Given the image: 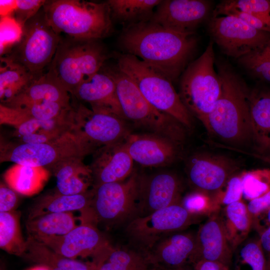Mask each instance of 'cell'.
Instances as JSON below:
<instances>
[{
    "label": "cell",
    "instance_id": "cell-54",
    "mask_svg": "<svg viewBox=\"0 0 270 270\" xmlns=\"http://www.w3.org/2000/svg\"><path fill=\"white\" fill-rule=\"evenodd\" d=\"M266 218L268 222L270 224V207L266 212Z\"/></svg>",
    "mask_w": 270,
    "mask_h": 270
},
{
    "label": "cell",
    "instance_id": "cell-52",
    "mask_svg": "<svg viewBox=\"0 0 270 270\" xmlns=\"http://www.w3.org/2000/svg\"><path fill=\"white\" fill-rule=\"evenodd\" d=\"M174 270H194V269L193 268V267L190 268L186 265L184 267Z\"/></svg>",
    "mask_w": 270,
    "mask_h": 270
},
{
    "label": "cell",
    "instance_id": "cell-55",
    "mask_svg": "<svg viewBox=\"0 0 270 270\" xmlns=\"http://www.w3.org/2000/svg\"><path fill=\"white\" fill-rule=\"evenodd\" d=\"M262 158L265 161L268 162V163H270V155L265 157L261 158Z\"/></svg>",
    "mask_w": 270,
    "mask_h": 270
},
{
    "label": "cell",
    "instance_id": "cell-14",
    "mask_svg": "<svg viewBox=\"0 0 270 270\" xmlns=\"http://www.w3.org/2000/svg\"><path fill=\"white\" fill-rule=\"evenodd\" d=\"M238 168L236 162L230 158L203 152L190 158L186 174L194 191L206 194L217 202L221 190Z\"/></svg>",
    "mask_w": 270,
    "mask_h": 270
},
{
    "label": "cell",
    "instance_id": "cell-25",
    "mask_svg": "<svg viewBox=\"0 0 270 270\" xmlns=\"http://www.w3.org/2000/svg\"><path fill=\"white\" fill-rule=\"evenodd\" d=\"M92 258L95 270H155L143 250L114 248L108 242Z\"/></svg>",
    "mask_w": 270,
    "mask_h": 270
},
{
    "label": "cell",
    "instance_id": "cell-31",
    "mask_svg": "<svg viewBox=\"0 0 270 270\" xmlns=\"http://www.w3.org/2000/svg\"><path fill=\"white\" fill-rule=\"evenodd\" d=\"M23 256L50 270H95L93 264L65 257L48 247L28 238Z\"/></svg>",
    "mask_w": 270,
    "mask_h": 270
},
{
    "label": "cell",
    "instance_id": "cell-49",
    "mask_svg": "<svg viewBox=\"0 0 270 270\" xmlns=\"http://www.w3.org/2000/svg\"><path fill=\"white\" fill-rule=\"evenodd\" d=\"M260 242L264 251L270 254V226L262 234Z\"/></svg>",
    "mask_w": 270,
    "mask_h": 270
},
{
    "label": "cell",
    "instance_id": "cell-24",
    "mask_svg": "<svg viewBox=\"0 0 270 270\" xmlns=\"http://www.w3.org/2000/svg\"><path fill=\"white\" fill-rule=\"evenodd\" d=\"M252 146L259 158L270 155V91L249 92Z\"/></svg>",
    "mask_w": 270,
    "mask_h": 270
},
{
    "label": "cell",
    "instance_id": "cell-53",
    "mask_svg": "<svg viewBox=\"0 0 270 270\" xmlns=\"http://www.w3.org/2000/svg\"><path fill=\"white\" fill-rule=\"evenodd\" d=\"M266 270H270V254L266 260Z\"/></svg>",
    "mask_w": 270,
    "mask_h": 270
},
{
    "label": "cell",
    "instance_id": "cell-12",
    "mask_svg": "<svg viewBox=\"0 0 270 270\" xmlns=\"http://www.w3.org/2000/svg\"><path fill=\"white\" fill-rule=\"evenodd\" d=\"M200 217L188 211L180 202L134 218L130 221L126 232L136 248L144 252L164 236L186 228Z\"/></svg>",
    "mask_w": 270,
    "mask_h": 270
},
{
    "label": "cell",
    "instance_id": "cell-37",
    "mask_svg": "<svg viewBox=\"0 0 270 270\" xmlns=\"http://www.w3.org/2000/svg\"><path fill=\"white\" fill-rule=\"evenodd\" d=\"M242 196L250 200L258 198L270 190V170L248 172L242 176Z\"/></svg>",
    "mask_w": 270,
    "mask_h": 270
},
{
    "label": "cell",
    "instance_id": "cell-7",
    "mask_svg": "<svg viewBox=\"0 0 270 270\" xmlns=\"http://www.w3.org/2000/svg\"><path fill=\"white\" fill-rule=\"evenodd\" d=\"M114 78L118 98L125 118L152 134L166 138L176 144L184 134L182 124L152 106L134 82L118 68H105Z\"/></svg>",
    "mask_w": 270,
    "mask_h": 270
},
{
    "label": "cell",
    "instance_id": "cell-51",
    "mask_svg": "<svg viewBox=\"0 0 270 270\" xmlns=\"http://www.w3.org/2000/svg\"><path fill=\"white\" fill-rule=\"evenodd\" d=\"M27 270H50L44 266L38 264L30 268H28Z\"/></svg>",
    "mask_w": 270,
    "mask_h": 270
},
{
    "label": "cell",
    "instance_id": "cell-21",
    "mask_svg": "<svg viewBox=\"0 0 270 270\" xmlns=\"http://www.w3.org/2000/svg\"><path fill=\"white\" fill-rule=\"evenodd\" d=\"M106 242L95 224L81 221L66 234L38 243L65 257L76 259L92 258Z\"/></svg>",
    "mask_w": 270,
    "mask_h": 270
},
{
    "label": "cell",
    "instance_id": "cell-11",
    "mask_svg": "<svg viewBox=\"0 0 270 270\" xmlns=\"http://www.w3.org/2000/svg\"><path fill=\"white\" fill-rule=\"evenodd\" d=\"M138 176L133 172L126 180L93 188L90 208L96 222L114 224L137 216Z\"/></svg>",
    "mask_w": 270,
    "mask_h": 270
},
{
    "label": "cell",
    "instance_id": "cell-23",
    "mask_svg": "<svg viewBox=\"0 0 270 270\" xmlns=\"http://www.w3.org/2000/svg\"><path fill=\"white\" fill-rule=\"evenodd\" d=\"M46 102L71 105L69 92L48 70L34 77L18 94L4 106L14 108L26 104Z\"/></svg>",
    "mask_w": 270,
    "mask_h": 270
},
{
    "label": "cell",
    "instance_id": "cell-16",
    "mask_svg": "<svg viewBox=\"0 0 270 270\" xmlns=\"http://www.w3.org/2000/svg\"><path fill=\"white\" fill-rule=\"evenodd\" d=\"M181 182L173 174L165 172L138 176L136 217L148 216L181 202Z\"/></svg>",
    "mask_w": 270,
    "mask_h": 270
},
{
    "label": "cell",
    "instance_id": "cell-38",
    "mask_svg": "<svg viewBox=\"0 0 270 270\" xmlns=\"http://www.w3.org/2000/svg\"><path fill=\"white\" fill-rule=\"evenodd\" d=\"M72 108V105L67 106L56 102H46L26 104L14 108L22 111L30 118L48 120L62 116Z\"/></svg>",
    "mask_w": 270,
    "mask_h": 270
},
{
    "label": "cell",
    "instance_id": "cell-50",
    "mask_svg": "<svg viewBox=\"0 0 270 270\" xmlns=\"http://www.w3.org/2000/svg\"><path fill=\"white\" fill-rule=\"evenodd\" d=\"M262 52L267 56L270 57V42L266 44V46L261 50Z\"/></svg>",
    "mask_w": 270,
    "mask_h": 270
},
{
    "label": "cell",
    "instance_id": "cell-34",
    "mask_svg": "<svg viewBox=\"0 0 270 270\" xmlns=\"http://www.w3.org/2000/svg\"><path fill=\"white\" fill-rule=\"evenodd\" d=\"M222 216L234 252L246 238L252 224L247 206L241 200L227 205Z\"/></svg>",
    "mask_w": 270,
    "mask_h": 270
},
{
    "label": "cell",
    "instance_id": "cell-9",
    "mask_svg": "<svg viewBox=\"0 0 270 270\" xmlns=\"http://www.w3.org/2000/svg\"><path fill=\"white\" fill-rule=\"evenodd\" d=\"M90 152L70 131L58 139L42 144L8 143L0 145L1 162L49 168L72 157L84 158Z\"/></svg>",
    "mask_w": 270,
    "mask_h": 270
},
{
    "label": "cell",
    "instance_id": "cell-28",
    "mask_svg": "<svg viewBox=\"0 0 270 270\" xmlns=\"http://www.w3.org/2000/svg\"><path fill=\"white\" fill-rule=\"evenodd\" d=\"M93 188L87 192L74 195H66L56 192L44 196L39 198L31 208L28 220L38 216L56 212H81L80 218L90 219L92 216L90 204Z\"/></svg>",
    "mask_w": 270,
    "mask_h": 270
},
{
    "label": "cell",
    "instance_id": "cell-17",
    "mask_svg": "<svg viewBox=\"0 0 270 270\" xmlns=\"http://www.w3.org/2000/svg\"><path fill=\"white\" fill-rule=\"evenodd\" d=\"M222 215L218 210L211 214L196 233L194 250L189 264L200 260L222 263L230 266L234 254Z\"/></svg>",
    "mask_w": 270,
    "mask_h": 270
},
{
    "label": "cell",
    "instance_id": "cell-2",
    "mask_svg": "<svg viewBox=\"0 0 270 270\" xmlns=\"http://www.w3.org/2000/svg\"><path fill=\"white\" fill-rule=\"evenodd\" d=\"M218 72L222 81V92L204 126L212 136L235 147L252 145L247 87L226 64L218 62Z\"/></svg>",
    "mask_w": 270,
    "mask_h": 270
},
{
    "label": "cell",
    "instance_id": "cell-35",
    "mask_svg": "<svg viewBox=\"0 0 270 270\" xmlns=\"http://www.w3.org/2000/svg\"><path fill=\"white\" fill-rule=\"evenodd\" d=\"M20 212H0V247L6 252L23 256L26 249L20 230Z\"/></svg>",
    "mask_w": 270,
    "mask_h": 270
},
{
    "label": "cell",
    "instance_id": "cell-45",
    "mask_svg": "<svg viewBox=\"0 0 270 270\" xmlns=\"http://www.w3.org/2000/svg\"><path fill=\"white\" fill-rule=\"evenodd\" d=\"M18 202L17 192L3 183L0 186V212L14 211Z\"/></svg>",
    "mask_w": 270,
    "mask_h": 270
},
{
    "label": "cell",
    "instance_id": "cell-29",
    "mask_svg": "<svg viewBox=\"0 0 270 270\" xmlns=\"http://www.w3.org/2000/svg\"><path fill=\"white\" fill-rule=\"evenodd\" d=\"M76 221L72 212L49 213L28 220V238L40 242L63 236L78 226Z\"/></svg>",
    "mask_w": 270,
    "mask_h": 270
},
{
    "label": "cell",
    "instance_id": "cell-3",
    "mask_svg": "<svg viewBox=\"0 0 270 270\" xmlns=\"http://www.w3.org/2000/svg\"><path fill=\"white\" fill-rule=\"evenodd\" d=\"M43 8L55 32L74 38L99 40L109 34L112 20L106 2L46 0Z\"/></svg>",
    "mask_w": 270,
    "mask_h": 270
},
{
    "label": "cell",
    "instance_id": "cell-27",
    "mask_svg": "<svg viewBox=\"0 0 270 270\" xmlns=\"http://www.w3.org/2000/svg\"><path fill=\"white\" fill-rule=\"evenodd\" d=\"M72 108L54 119L30 118L15 127L14 136L18 138V143L42 144L53 142L70 131L69 114Z\"/></svg>",
    "mask_w": 270,
    "mask_h": 270
},
{
    "label": "cell",
    "instance_id": "cell-19",
    "mask_svg": "<svg viewBox=\"0 0 270 270\" xmlns=\"http://www.w3.org/2000/svg\"><path fill=\"white\" fill-rule=\"evenodd\" d=\"M196 234L176 232L164 236L144 251L155 270H174L189 264Z\"/></svg>",
    "mask_w": 270,
    "mask_h": 270
},
{
    "label": "cell",
    "instance_id": "cell-42",
    "mask_svg": "<svg viewBox=\"0 0 270 270\" xmlns=\"http://www.w3.org/2000/svg\"><path fill=\"white\" fill-rule=\"evenodd\" d=\"M182 206L190 212L199 216L210 215L217 210V202L202 193L194 191L182 200Z\"/></svg>",
    "mask_w": 270,
    "mask_h": 270
},
{
    "label": "cell",
    "instance_id": "cell-13",
    "mask_svg": "<svg viewBox=\"0 0 270 270\" xmlns=\"http://www.w3.org/2000/svg\"><path fill=\"white\" fill-rule=\"evenodd\" d=\"M208 30L212 41L222 52L236 58L262 50L270 42V33L254 28L230 16H212Z\"/></svg>",
    "mask_w": 270,
    "mask_h": 270
},
{
    "label": "cell",
    "instance_id": "cell-30",
    "mask_svg": "<svg viewBox=\"0 0 270 270\" xmlns=\"http://www.w3.org/2000/svg\"><path fill=\"white\" fill-rule=\"evenodd\" d=\"M50 176L46 168L15 164L4 173V178L11 188L20 194L32 196L40 192Z\"/></svg>",
    "mask_w": 270,
    "mask_h": 270
},
{
    "label": "cell",
    "instance_id": "cell-10",
    "mask_svg": "<svg viewBox=\"0 0 270 270\" xmlns=\"http://www.w3.org/2000/svg\"><path fill=\"white\" fill-rule=\"evenodd\" d=\"M69 120L70 132L90 154L102 147L125 140L130 134L124 120L94 112L82 103L72 106Z\"/></svg>",
    "mask_w": 270,
    "mask_h": 270
},
{
    "label": "cell",
    "instance_id": "cell-15",
    "mask_svg": "<svg viewBox=\"0 0 270 270\" xmlns=\"http://www.w3.org/2000/svg\"><path fill=\"white\" fill-rule=\"evenodd\" d=\"M211 2L205 0H164L156 8L151 22L180 33H194L209 16Z\"/></svg>",
    "mask_w": 270,
    "mask_h": 270
},
{
    "label": "cell",
    "instance_id": "cell-33",
    "mask_svg": "<svg viewBox=\"0 0 270 270\" xmlns=\"http://www.w3.org/2000/svg\"><path fill=\"white\" fill-rule=\"evenodd\" d=\"M162 0H109L112 20L130 25L150 20Z\"/></svg>",
    "mask_w": 270,
    "mask_h": 270
},
{
    "label": "cell",
    "instance_id": "cell-22",
    "mask_svg": "<svg viewBox=\"0 0 270 270\" xmlns=\"http://www.w3.org/2000/svg\"><path fill=\"white\" fill-rule=\"evenodd\" d=\"M126 143L134 162L145 166L166 165L173 161L176 154V143L155 134H130Z\"/></svg>",
    "mask_w": 270,
    "mask_h": 270
},
{
    "label": "cell",
    "instance_id": "cell-20",
    "mask_svg": "<svg viewBox=\"0 0 270 270\" xmlns=\"http://www.w3.org/2000/svg\"><path fill=\"white\" fill-rule=\"evenodd\" d=\"M72 96L88 104L96 112L108 113L125 119L118 98L115 82L112 76L102 68L83 80Z\"/></svg>",
    "mask_w": 270,
    "mask_h": 270
},
{
    "label": "cell",
    "instance_id": "cell-48",
    "mask_svg": "<svg viewBox=\"0 0 270 270\" xmlns=\"http://www.w3.org/2000/svg\"><path fill=\"white\" fill-rule=\"evenodd\" d=\"M16 0H0L1 17L12 16L16 7Z\"/></svg>",
    "mask_w": 270,
    "mask_h": 270
},
{
    "label": "cell",
    "instance_id": "cell-5",
    "mask_svg": "<svg viewBox=\"0 0 270 270\" xmlns=\"http://www.w3.org/2000/svg\"><path fill=\"white\" fill-rule=\"evenodd\" d=\"M99 40L62 38L48 67L64 88L73 94L84 80L98 72L107 59Z\"/></svg>",
    "mask_w": 270,
    "mask_h": 270
},
{
    "label": "cell",
    "instance_id": "cell-8",
    "mask_svg": "<svg viewBox=\"0 0 270 270\" xmlns=\"http://www.w3.org/2000/svg\"><path fill=\"white\" fill-rule=\"evenodd\" d=\"M62 38L48 22L42 7L23 26L20 41L5 56L36 77L51 63Z\"/></svg>",
    "mask_w": 270,
    "mask_h": 270
},
{
    "label": "cell",
    "instance_id": "cell-6",
    "mask_svg": "<svg viewBox=\"0 0 270 270\" xmlns=\"http://www.w3.org/2000/svg\"><path fill=\"white\" fill-rule=\"evenodd\" d=\"M214 42L190 64L180 76V96L190 114L205 125L208 116L220 96L222 81L214 70Z\"/></svg>",
    "mask_w": 270,
    "mask_h": 270
},
{
    "label": "cell",
    "instance_id": "cell-26",
    "mask_svg": "<svg viewBox=\"0 0 270 270\" xmlns=\"http://www.w3.org/2000/svg\"><path fill=\"white\" fill-rule=\"evenodd\" d=\"M84 158L72 157L50 168L56 178L58 192L66 195L84 194L93 184L91 170L83 162Z\"/></svg>",
    "mask_w": 270,
    "mask_h": 270
},
{
    "label": "cell",
    "instance_id": "cell-36",
    "mask_svg": "<svg viewBox=\"0 0 270 270\" xmlns=\"http://www.w3.org/2000/svg\"><path fill=\"white\" fill-rule=\"evenodd\" d=\"M234 253V270H266V260L260 240H246Z\"/></svg>",
    "mask_w": 270,
    "mask_h": 270
},
{
    "label": "cell",
    "instance_id": "cell-44",
    "mask_svg": "<svg viewBox=\"0 0 270 270\" xmlns=\"http://www.w3.org/2000/svg\"><path fill=\"white\" fill-rule=\"evenodd\" d=\"M226 190L222 198V202L226 206L240 200L242 196V176H232L228 182Z\"/></svg>",
    "mask_w": 270,
    "mask_h": 270
},
{
    "label": "cell",
    "instance_id": "cell-18",
    "mask_svg": "<svg viewBox=\"0 0 270 270\" xmlns=\"http://www.w3.org/2000/svg\"><path fill=\"white\" fill-rule=\"evenodd\" d=\"M91 164L93 188L126 180L132 174L134 160L126 140L100 148L94 154Z\"/></svg>",
    "mask_w": 270,
    "mask_h": 270
},
{
    "label": "cell",
    "instance_id": "cell-41",
    "mask_svg": "<svg viewBox=\"0 0 270 270\" xmlns=\"http://www.w3.org/2000/svg\"><path fill=\"white\" fill-rule=\"evenodd\" d=\"M220 3L226 6L254 14L270 27V0H229Z\"/></svg>",
    "mask_w": 270,
    "mask_h": 270
},
{
    "label": "cell",
    "instance_id": "cell-47",
    "mask_svg": "<svg viewBox=\"0 0 270 270\" xmlns=\"http://www.w3.org/2000/svg\"><path fill=\"white\" fill-rule=\"evenodd\" d=\"M194 270H230V267L222 263L200 260L192 264Z\"/></svg>",
    "mask_w": 270,
    "mask_h": 270
},
{
    "label": "cell",
    "instance_id": "cell-40",
    "mask_svg": "<svg viewBox=\"0 0 270 270\" xmlns=\"http://www.w3.org/2000/svg\"><path fill=\"white\" fill-rule=\"evenodd\" d=\"M239 62L249 72L270 82V57L261 50L251 52L238 58Z\"/></svg>",
    "mask_w": 270,
    "mask_h": 270
},
{
    "label": "cell",
    "instance_id": "cell-4",
    "mask_svg": "<svg viewBox=\"0 0 270 270\" xmlns=\"http://www.w3.org/2000/svg\"><path fill=\"white\" fill-rule=\"evenodd\" d=\"M117 68L134 82L156 108L170 116L184 126H192L190 113L176 91L172 82L163 74L128 54L118 57Z\"/></svg>",
    "mask_w": 270,
    "mask_h": 270
},
{
    "label": "cell",
    "instance_id": "cell-32",
    "mask_svg": "<svg viewBox=\"0 0 270 270\" xmlns=\"http://www.w3.org/2000/svg\"><path fill=\"white\" fill-rule=\"evenodd\" d=\"M34 76L24 66L8 56L0 57V100L6 105L18 94Z\"/></svg>",
    "mask_w": 270,
    "mask_h": 270
},
{
    "label": "cell",
    "instance_id": "cell-1",
    "mask_svg": "<svg viewBox=\"0 0 270 270\" xmlns=\"http://www.w3.org/2000/svg\"><path fill=\"white\" fill-rule=\"evenodd\" d=\"M194 33H180L147 20L127 26L119 38L126 54L156 68L172 82L182 75L196 46Z\"/></svg>",
    "mask_w": 270,
    "mask_h": 270
},
{
    "label": "cell",
    "instance_id": "cell-39",
    "mask_svg": "<svg viewBox=\"0 0 270 270\" xmlns=\"http://www.w3.org/2000/svg\"><path fill=\"white\" fill-rule=\"evenodd\" d=\"M0 57L8 54L20 41L22 27L12 16L1 17L0 22Z\"/></svg>",
    "mask_w": 270,
    "mask_h": 270
},
{
    "label": "cell",
    "instance_id": "cell-46",
    "mask_svg": "<svg viewBox=\"0 0 270 270\" xmlns=\"http://www.w3.org/2000/svg\"><path fill=\"white\" fill-rule=\"evenodd\" d=\"M270 207V190L264 195L250 200L247 208L252 223L256 216L266 212Z\"/></svg>",
    "mask_w": 270,
    "mask_h": 270
},
{
    "label": "cell",
    "instance_id": "cell-43",
    "mask_svg": "<svg viewBox=\"0 0 270 270\" xmlns=\"http://www.w3.org/2000/svg\"><path fill=\"white\" fill-rule=\"evenodd\" d=\"M46 0H16L14 18L22 27L42 8Z\"/></svg>",
    "mask_w": 270,
    "mask_h": 270
}]
</instances>
